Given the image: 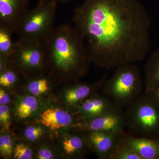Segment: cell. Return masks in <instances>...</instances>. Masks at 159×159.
<instances>
[{
  "mask_svg": "<svg viewBox=\"0 0 159 159\" xmlns=\"http://www.w3.org/2000/svg\"><path fill=\"white\" fill-rule=\"evenodd\" d=\"M144 84V93H152L159 88V49L153 51L145 63Z\"/></svg>",
  "mask_w": 159,
  "mask_h": 159,
  "instance_id": "13",
  "label": "cell"
},
{
  "mask_svg": "<svg viewBox=\"0 0 159 159\" xmlns=\"http://www.w3.org/2000/svg\"><path fill=\"white\" fill-rule=\"evenodd\" d=\"M43 42L46 64L57 74L80 77L87 70L90 58L74 25L63 24L55 27Z\"/></svg>",
  "mask_w": 159,
  "mask_h": 159,
  "instance_id": "2",
  "label": "cell"
},
{
  "mask_svg": "<svg viewBox=\"0 0 159 159\" xmlns=\"http://www.w3.org/2000/svg\"><path fill=\"white\" fill-rule=\"evenodd\" d=\"M152 93L154 94L155 97L157 98V100L159 102V88L156 89L153 92H152Z\"/></svg>",
  "mask_w": 159,
  "mask_h": 159,
  "instance_id": "27",
  "label": "cell"
},
{
  "mask_svg": "<svg viewBox=\"0 0 159 159\" xmlns=\"http://www.w3.org/2000/svg\"><path fill=\"white\" fill-rule=\"evenodd\" d=\"M123 109L119 107L89 119L83 125L84 128L89 131L124 132L126 129V119Z\"/></svg>",
  "mask_w": 159,
  "mask_h": 159,
  "instance_id": "7",
  "label": "cell"
},
{
  "mask_svg": "<svg viewBox=\"0 0 159 159\" xmlns=\"http://www.w3.org/2000/svg\"><path fill=\"white\" fill-rule=\"evenodd\" d=\"M72 120L70 114L60 109H48L40 115V123L52 130L68 126Z\"/></svg>",
  "mask_w": 159,
  "mask_h": 159,
  "instance_id": "12",
  "label": "cell"
},
{
  "mask_svg": "<svg viewBox=\"0 0 159 159\" xmlns=\"http://www.w3.org/2000/svg\"><path fill=\"white\" fill-rule=\"evenodd\" d=\"M37 99L33 96H27L20 102L17 108L18 116L21 119H26L31 116L37 108Z\"/></svg>",
  "mask_w": 159,
  "mask_h": 159,
  "instance_id": "16",
  "label": "cell"
},
{
  "mask_svg": "<svg viewBox=\"0 0 159 159\" xmlns=\"http://www.w3.org/2000/svg\"><path fill=\"white\" fill-rule=\"evenodd\" d=\"M124 143L142 159H159V138L135 136L126 134Z\"/></svg>",
  "mask_w": 159,
  "mask_h": 159,
  "instance_id": "10",
  "label": "cell"
},
{
  "mask_svg": "<svg viewBox=\"0 0 159 159\" xmlns=\"http://www.w3.org/2000/svg\"><path fill=\"white\" fill-rule=\"evenodd\" d=\"M10 102V97L7 93L3 90H0V104L6 105Z\"/></svg>",
  "mask_w": 159,
  "mask_h": 159,
  "instance_id": "26",
  "label": "cell"
},
{
  "mask_svg": "<svg viewBox=\"0 0 159 159\" xmlns=\"http://www.w3.org/2000/svg\"><path fill=\"white\" fill-rule=\"evenodd\" d=\"M10 60L19 70L30 72L42 70L46 65L43 42L19 39Z\"/></svg>",
  "mask_w": 159,
  "mask_h": 159,
  "instance_id": "6",
  "label": "cell"
},
{
  "mask_svg": "<svg viewBox=\"0 0 159 159\" xmlns=\"http://www.w3.org/2000/svg\"><path fill=\"white\" fill-rule=\"evenodd\" d=\"M10 114L8 107L6 105H0V121L4 124L9 122Z\"/></svg>",
  "mask_w": 159,
  "mask_h": 159,
  "instance_id": "24",
  "label": "cell"
},
{
  "mask_svg": "<svg viewBox=\"0 0 159 159\" xmlns=\"http://www.w3.org/2000/svg\"><path fill=\"white\" fill-rule=\"evenodd\" d=\"M103 95L109 97L120 108H127L144 92V80L136 64H128L115 69L106 80Z\"/></svg>",
  "mask_w": 159,
  "mask_h": 159,
  "instance_id": "3",
  "label": "cell"
},
{
  "mask_svg": "<svg viewBox=\"0 0 159 159\" xmlns=\"http://www.w3.org/2000/svg\"><path fill=\"white\" fill-rule=\"evenodd\" d=\"M94 87L86 84L75 86L66 92L65 96L66 101L70 104L82 102L91 96Z\"/></svg>",
  "mask_w": 159,
  "mask_h": 159,
  "instance_id": "14",
  "label": "cell"
},
{
  "mask_svg": "<svg viewBox=\"0 0 159 159\" xmlns=\"http://www.w3.org/2000/svg\"><path fill=\"white\" fill-rule=\"evenodd\" d=\"M126 134L125 131H89L86 140L101 158L110 159Z\"/></svg>",
  "mask_w": 159,
  "mask_h": 159,
  "instance_id": "8",
  "label": "cell"
},
{
  "mask_svg": "<svg viewBox=\"0 0 159 159\" xmlns=\"http://www.w3.org/2000/svg\"><path fill=\"white\" fill-rule=\"evenodd\" d=\"M13 33L10 29L0 27V55L10 58L13 55L16 47V42L12 39Z\"/></svg>",
  "mask_w": 159,
  "mask_h": 159,
  "instance_id": "15",
  "label": "cell"
},
{
  "mask_svg": "<svg viewBox=\"0 0 159 159\" xmlns=\"http://www.w3.org/2000/svg\"><path fill=\"white\" fill-rule=\"evenodd\" d=\"M49 80L47 77H36L29 81L28 89L32 95L38 96L46 93L49 89Z\"/></svg>",
  "mask_w": 159,
  "mask_h": 159,
  "instance_id": "17",
  "label": "cell"
},
{
  "mask_svg": "<svg viewBox=\"0 0 159 159\" xmlns=\"http://www.w3.org/2000/svg\"><path fill=\"white\" fill-rule=\"evenodd\" d=\"M43 134L42 128L39 126H30L26 129L25 134L29 141H34L39 138Z\"/></svg>",
  "mask_w": 159,
  "mask_h": 159,
  "instance_id": "23",
  "label": "cell"
},
{
  "mask_svg": "<svg viewBox=\"0 0 159 159\" xmlns=\"http://www.w3.org/2000/svg\"><path fill=\"white\" fill-rule=\"evenodd\" d=\"M32 150L28 145L24 144H19L16 145L14 150V157L18 159H32Z\"/></svg>",
  "mask_w": 159,
  "mask_h": 159,
  "instance_id": "21",
  "label": "cell"
},
{
  "mask_svg": "<svg viewBox=\"0 0 159 159\" xmlns=\"http://www.w3.org/2000/svg\"><path fill=\"white\" fill-rule=\"evenodd\" d=\"M126 108L127 134L159 138V102L152 93H143Z\"/></svg>",
  "mask_w": 159,
  "mask_h": 159,
  "instance_id": "4",
  "label": "cell"
},
{
  "mask_svg": "<svg viewBox=\"0 0 159 159\" xmlns=\"http://www.w3.org/2000/svg\"><path fill=\"white\" fill-rule=\"evenodd\" d=\"M18 80L17 71L13 68L7 67L1 73L0 85L5 87H9L15 84Z\"/></svg>",
  "mask_w": 159,
  "mask_h": 159,
  "instance_id": "20",
  "label": "cell"
},
{
  "mask_svg": "<svg viewBox=\"0 0 159 159\" xmlns=\"http://www.w3.org/2000/svg\"><path fill=\"white\" fill-rule=\"evenodd\" d=\"M123 140L114 151L110 159H142L124 143Z\"/></svg>",
  "mask_w": 159,
  "mask_h": 159,
  "instance_id": "18",
  "label": "cell"
},
{
  "mask_svg": "<svg viewBox=\"0 0 159 159\" xmlns=\"http://www.w3.org/2000/svg\"><path fill=\"white\" fill-rule=\"evenodd\" d=\"M57 3L54 0L39 2L28 10L18 25L15 33L20 39L43 41L51 34L54 26Z\"/></svg>",
  "mask_w": 159,
  "mask_h": 159,
  "instance_id": "5",
  "label": "cell"
},
{
  "mask_svg": "<svg viewBox=\"0 0 159 159\" xmlns=\"http://www.w3.org/2000/svg\"><path fill=\"white\" fill-rule=\"evenodd\" d=\"M48 0H38L39 2H44V1H47Z\"/></svg>",
  "mask_w": 159,
  "mask_h": 159,
  "instance_id": "29",
  "label": "cell"
},
{
  "mask_svg": "<svg viewBox=\"0 0 159 159\" xmlns=\"http://www.w3.org/2000/svg\"><path fill=\"white\" fill-rule=\"evenodd\" d=\"M72 20L91 62L101 68L136 64L148 55L151 22L138 0H84Z\"/></svg>",
  "mask_w": 159,
  "mask_h": 159,
  "instance_id": "1",
  "label": "cell"
},
{
  "mask_svg": "<svg viewBox=\"0 0 159 159\" xmlns=\"http://www.w3.org/2000/svg\"><path fill=\"white\" fill-rule=\"evenodd\" d=\"M29 0H0V27L15 33L18 25L28 11Z\"/></svg>",
  "mask_w": 159,
  "mask_h": 159,
  "instance_id": "9",
  "label": "cell"
},
{
  "mask_svg": "<svg viewBox=\"0 0 159 159\" xmlns=\"http://www.w3.org/2000/svg\"><path fill=\"white\" fill-rule=\"evenodd\" d=\"M38 158L39 159H52L54 158V156L52 152L46 148H41L38 154Z\"/></svg>",
  "mask_w": 159,
  "mask_h": 159,
  "instance_id": "25",
  "label": "cell"
},
{
  "mask_svg": "<svg viewBox=\"0 0 159 159\" xmlns=\"http://www.w3.org/2000/svg\"><path fill=\"white\" fill-rule=\"evenodd\" d=\"M119 107L109 97L104 95L94 96L84 100L81 102L80 109L83 114L90 119Z\"/></svg>",
  "mask_w": 159,
  "mask_h": 159,
  "instance_id": "11",
  "label": "cell"
},
{
  "mask_svg": "<svg viewBox=\"0 0 159 159\" xmlns=\"http://www.w3.org/2000/svg\"><path fill=\"white\" fill-rule=\"evenodd\" d=\"M54 1L57 3H67L70 2L72 0H54Z\"/></svg>",
  "mask_w": 159,
  "mask_h": 159,
  "instance_id": "28",
  "label": "cell"
},
{
  "mask_svg": "<svg viewBox=\"0 0 159 159\" xmlns=\"http://www.w3.org/2000/svg\"><path fill=\"white\" fill-rule=\"evenodd\" d=\"M84 139L78 136L71 137L63 142L64 150L67 154L80 152L84 148Z\"/></svg>",
  "mask_w": 159,
  "mask_h": 159,
  "instance_id": "19",
  "label": "cell"
},
{
  "mask_svg": "<svg viewBox=\"0 0 159 159\" xmlns=\"http://www.w3.org/2000/svg\"><path fill=\"white\" fill-rule=\"evenodd\" d=\"M12 142L9 135L0 137V151L5 157H10L12 153Z\"/></svg>",
  "mask_w": 159,
  "mask_h": 159,
  "instance_id": "22",
  "label": "cell"
}]
</instances>
